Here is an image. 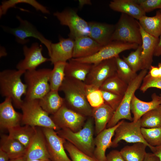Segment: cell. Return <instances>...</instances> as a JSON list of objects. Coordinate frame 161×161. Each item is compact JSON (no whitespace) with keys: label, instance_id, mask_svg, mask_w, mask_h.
<instances>
[{"label":"cell","instance_id":"obj_1","mask_svg":"<svg viewBox=\"0 0 161 161\" xmlns=\"http://www.w3.org/2000/svg\"><path fill=\"white\" fill-rule=\"evenodd\" d=\"M85 86L82 81L65 77L59 91L64 93L67 107L86 117H92V108L87 100Z\"/></svg>","mask_w":161,"mask_h":161},{"label":"cell","instance_id":"obj_2","mask_svg":"<svg viewBox=\"0 0 161 161\" xmlns=\"http://www.w3.org/2000/svg\"><path fill=\"white\" fill-rule=\"evenodd\" d=\"M25 71L15 69H5L0 72V93L5 98L9 97L17 108L21 109L23 102L21 97L25 95L26 84L22 82V75Z\"/></svg>","mask_w":161,"mask_h":161},{"label":"cell","instance_id":"obj_3","mask_svg":"<svg viewBox=\"0 0 161 161\" xmlns=\"http://www.w3.org/2000/svg\"><path fill=\"white\" fill-rule=\"evenodd\" d=\"M94 119L88 117L83 128L77 132L67 128L57 131L58 134L74 146L88 155L94 157L95 148L94 138Z\"/></svg>","mask_w":161,"mask_h":161},{"label":"cell","instance_id":"obj_4","mask_svg":"<svg viewBox=\"0 0 161 161\" xmlns=\"http://www.w3.org/2000/svg\"><path fill=\"white\" fill-rule=\"evenodd\" d=\"M21 109L22 115L21 123L23 125L51 128L55 131L60 129L41 106L39 100L24 99Z\"/></svg>","mask_w":161,"mask_h":161},{"label":"cell","instance_id":"obj_5","mask_svg":"<svg viewBox=\"0 0 161 161\" xmlns=\"http://www.w3.org/2000/svg\"><path fill=\"white\" fill-rule=\"evenodd\" d=\"M51 70L43 68L25 72L24 79L27 89L24 99L39 100L50 91L49 80Z\"/></svg>","mask_w":161,"mask_h":161},{"label":"cell","instance_id":"obj_6","mask_svg":"<svg viewBox=\"0 0 161 161\" xmlns=\"http://www.w3.org/2000/svg\"><path fill=\"white\" fill-rule=\"evenodd\" d=\"M147 72V69L142 70L136 78L128 84L122 101L108 123L106 128L114 126L122 119H126L131 122L133 121L130 110L131 100L135 92L141 86L143 80Z\"/></svg>","mask_w":161,"mask_h":161},{"label":"cell","instance_id":"obj_7","mask_svg":"<svg viewBox=\"0 0 161 161\" xmlns=\"http://www.w3.org/2000/svg\"><path fill=\"white\" fill-rule=\"evenodd\" d=\"M111 41L142 45V38L139 21L126 14L122 13L118 21L115 25Z\"/></svg>","mask_w":161,"mask_h":161},{"label":"cell","instance_id":"obj_8","mask_svg":"<svg viewBox=\"0 0 161 161\" xmlns=\"http://www.w3.org/2000/svg\"><path fill=\"white\" fill-rule=\"evenodd\" d=\"M53 15L59 21L61 24L69 27V38L74 40L80 36H89V22L80 17L75 10L66 9L61 12H55Z\"/></svg>","mask_w":161,"mask_h":161},{"label":"cell","instance_id":"obj_9","mask_svg":"<svg viewBox=\"0 0 161 161\" xmlns=\"http://www.w3.org/2000/svg\"><path fill=\"white\" fill-rule=\"evenodd\" d=\"M140 119L136 122H128L123 120L115 130L114 137L111 147H117L119 142L123 140L129 143L142 142L145 144L152 151L154 147L149 145L143 138L141 132Z\"/></svg>","mask_w":161,"mask_h":161},{"label":"cell","instance_id":"obj_10","mask_svg":"<svg viewBox=\"0 0 161 161\" xmlns=\"http://www.w3.org/2000/svg\"><path fill=\"white\" fill-rule=\"evenodd\" d=\"M139 45L136 43L112 41L103 47L99 51L92 55L84 58H72L80 62L95 64L115 58L124 51L132 49H136Z\"/></svg>","mask_w":161,"mask_h":161},{"label":"cell","instance_id":"obj_11","mask_svg":"<svg viewBox=\"0 0 161 161\" xmlns=\"http://www.w3.org/2000/svg\"><path fill=\"white\" fill-rule=\"evenodd\" d=\"M115 58L93 64L83 82L86 84L93 85L99 88L107 79L117 73Z\"/></svg>","mask_w":161,"mask_h":161},{"label":"cell","instance_id":"obj_12","mask_svg":"<svg viewBox=\"0 0 161 161\" xmlns=\"http://www.w3.org/2000/svg\"><path fill=\"white\" fill-rule=\"evenodd\" d=\"M50 117L60 129L67 128L73 132L78 131L83 128L86 119V117L69 108L65 104Z\"/></svg>","mask_w":161,"mask_h":161},{"label":"cell","instance_id":"obj_13","mask_svg":"<svg viewBox=\"0 0 161 161\" xmlns=\"http://www.w3.org/2000/svg\"><path fill=\"white\" fill-rule=\"evenodd\" d=\"M16 18L18 20L20 25L17 27L8 28L6 30L13 35L16 41L21 44H25L29 42V37H33L39 40L45 45L49 51L52 42L46 39L35 27L27 21L22 19L19 16Z\"/></svg>","mask_w":161,"mask_h":161},{"label":"cell","instance_id":"obj_14","mask_svg":"<svg viewBox=\"0 0 161 161\" xmlns=\"http://www.w3.org/2000/svg\"><path fill=\"white\" fill-rule=\"evenodd\" d=\"M42 130L51 161H72L65 150L64 144L66 140L53 129L43 128Z\"/></svg>","mask_w":161,"mask_h":161},{"label":"cell","instance_id":"obj_15","mask_svg":"<svg viewBox=\"0 0 161 161\" xmlns=\"http://www.w3.org/2000/svg\"><path fill=\"white\" fill-rule=\"evenodd\" d=\"M23 49L24 58L17 64L18 70L26 72L35 69L40 65L49 61L43 55L42 46L37 43H33L29 47L24 45Z\"/></svg>","mask_w":161,"mask_h":161},{"label":"cell","instance_id":"obj_16","mask_svg":"<svg viewBox=\"0 0 161 161\" xmlns=\"http://www.w3.org/2000/svg\"><path fill=\"white\" fill-rule=\"evenodd\" d=\"M27 161L50 160L46 139L42 130L36 128L35 133L27 148Z\"/></svg>","mask_w":161,"mask_h":161},{"label":"cell","instance_id":"obj_17","mask_svg":"<svg viewBox=\"0 0 161 161\" xmlns=\"http://www.w3.org/2000/svg\"><path fill=\"white\" fill-rule=\"evenodd\" d=\"M74 40L69 38H65L60 37L59 41L52 42L48 51L51 64L59 61L66 62L72 58Z\"/></svg>","mask_w":161,"mask_h":161},{"label":"cell","instance_id":"obj_18","mask_svg":"<svg viewBox=\"0 0 161 161\" xmlns=\"http://www.w3.org/2000/svg\"><path fill=\"white\" fill-rule=\"evenodd\" d=\"M12 100L5 98L0 104V127L1 129H8L20 125L22 114L17 112L13 105Z\"/></svg>","mask_w":161,"mask_h":161},{"label":"cell","instance_id":"obj_19","mask_svg":"<svg viewBox=\"0 0 161 161\" xmlns=\"http://www.w3.org/2000/svg\"><path fill=\"white\" fill-rule=\"evenodd\" d=\"M120 121L114 127L106 128L97 134L94 139L95 148L94 157L98 161H105L106 149L111 147L112 138Z\"/></svg>","mask_w":161,"mask_h":161},{"label":"cell","instance_id":"obj_20","mask_svg":"<svg viewBox=\"0 0 161 161\" xmlns=\"http://www.w3.org/2000/svg\"><path fill=\"white\" fill-rule=\"evenodd\" d=\"M102 47L89 36L78 37L74 40L72 58L90 56L97 52Z\"/></svg>","mask_w":161,"mask_h":161},{"label":"cell","instance_id":"obj_21","mask_svg":"<svg viewBox=\"0 0 161 161\" xmlns=\"http://www.w3.org/2000/svg\"><path fill=\"white\" fill-rule=\"evenodd\" d=\"M89 23V36L102 47L106 45L111 42L115 25L95 22Z\"/></svg>","mask_w":161,"mask_h":161},{"label":"cell","instance_id":"obj_22","mask_svg":"<svg viewBox=\"0 0 161 161\" xmlns=\"http://www.w3.org/2000/svg\"><path fill=\"white\" fill-rule=\"evenodd\" d=\"M140 29L142 38V70H148L152 65L154 50L159 39L146 32L140 25Z\"/></svg>","mask_w":161,"mask_h":161},{"label":"cell","instance_id":"obj_23","mask_svg":"<svg viewBox=\"0 0 161 161\" xmlns=\"http://www.w3.org/2000/svg\"><path fill=\"white\" fill-rule=\"evenodd\" d=\"M152 100L149 102L142 101L134 95L132 99L131 111L133 115V121L136 122L148 111L158 107L160 105L159 96L156 93L151 95Z\"/></svg>","mask_w":161,"mask_h":161},{"label":"cell","instance_id":"obj_24","mask_svg":"<svg viewBox=\"0 0 161 161\" xmlns=\"http://www.w3.org/2000/svg\"><path fill=\"white\" fill-rule=\"evenodd\" d=\"M109 6L114 11L126 14L139 20L146 13L134 0H114Z\"/></svg>","mask_w":161,"mask_h":161},{"label":"cell","instance_id":"obj_25","mask_svg":"<svg viewBox=\"0 0 161 161\" xmlns=\"http://www.w3.org/2000/svg\"><path fill=\"white\" fill-rule=\"evenodd\" d=\"M114 112L110 106L105 103L98 107L92 108V117L95 123L97 134L106 128L107 125Z\"/></svg>","mask_w":161,"mask_h":161},{"label":"cell","instance_id":"obj_26","mask_svg":"<svg viewBox=\"0 0 161 161\" xmlns=\"http://www.w3.org/2000/svg\"><path fill=\"white\" fill-rule=\"evenodd\" d=\"M92 65L77 61L72 58L66 62L65 69V76L84 82Z\"/></svg>","mask_w":161,"mask_h":161},{"label":"cell","instance_id":"obj_27","mask_svg":"<svg viewBox=\"0 0 161 161\" xmlns=\"http://www.w3.org/2000/svg\"><path fill=\"white\" fill-rule=\"evenodd\" d=\"M0 148L7 154L10 160L25 156L27 150L19 141L5 135L1 137Z\"/></svg>","mask_w":161,"mask_h":161},{"label":"cell","instance_id":"obj_28","mask_svg":"<svg viewBox=\"0 0 161 161\" xmlns=\"http://www.w3.org/2000/svg\"><path fill=\"white\" fill-rule=\"evenodd\" d=\"M58 92L50 90L39 100L41 106L49 114H55L64 104V98L60 96Z\"/></svg>","mask_w":161,"mask_h":161},{"label":"cell","instance_id":"obj_29","mask_svg":"<svg viewBox=\"0 0 161 161\" xmlns=\"http://www.w3.org/2000/svg\"><path fill=\"white\" fill-rule=\"evenodd\" d=\"M147 146L143 143L138 142L131 145L126 146L120 151L125 161H143Z\"/></svg>","mask_w":161,"mask_h":161},{"label":"cell","instance_id":"obj_30","mask_svg":"<svg viewBox=\"0 0 161 161\" xmlns=\"http://www.w3.org/2000/svg\"><path fill=\"white\" fill-rule=\"evenodd\" d=\"M36 127L28 125L18 126L7 129L8 135L17 140L26 148L28 147L36 130Z\"/></svg>","mask_w":161,"mask_h":161},{"label":"cell","instance_id":"obj_31","mask_svg":"<svg viewBox=\"0 0 161 161\" xmlns=\"http://www.w3.org/2000/svg\"><path fill=\"white\" fill-rule=\"evenodd\" d=\"M139 22L147 33L157 38L161 35V11L160 10L157 11L154 16H143L139 20Z\"/></svg>","mask_w":161,"mask_h":161},{"label":"cell","instance_id":"obj_32","mask_svg":"<svg viewBox=\"0 0 161 161\" xmlns=\"http://www.w3.org/2000/svg\"><path fill=\"white\" fill-rule=\"evenodd\" d=\"M66 62L59 61L53 64L54 67L51 70L49 80L50 90L59 91L65 77V69Z\"/></svg>","mask_w":161,"mask_h":161},{"label":"cell","instance_id":"obj_33","mask_svg":"<svg viewBox=\"0 0 161 161\" xmlns=\"http://www.w3.org/2000/svg\"><path fill=\"white\" fill-rule=\"evenodd\" d=\"M128 84L121 79L117 73L106 80L100 88V90L123 96Z\"/></svg>","mask_w":161,"mask_h":161},{"label":"cell","instance_id":"obj_34","mask_svg":"<svg viewBox=\"0 0 161 161\" xmlns=\"http://www.w3.org/2000/svg\"><path fill=\"white\" fill-rule=\"evenodd\" d=\"M141 127L151 128L161 126V107L151 110L140 119Z\"/></svg>","mask_w":161,"mask_h":161},{"label":"cell","instance_id":"obj_35","mask_svg":"<svg viewBox=\"0 0 161 161\" xmlns=\"http://www.w3.org/2000/svg\"><path fill=\"white\" fill-rule=\"evenodd\" d=\"M20 3H26L33 7L37 10L44 13L49 14V11L47 8L35 0H9L1 2L0 6V16L5 14L10 8L15 7L17 4Z\"/></svg>","mask_w":161,"mask_h":161},{"label":"cell","instance_id":"obj_36","mask_svg":"<svg viewBox=\"0 0 161 161\" xmlns=\"http://www.w3.org/2000/svg\"><path fill=\"white\" fill-rule=\"evenodd\" d=\"M85 89L87 100L92 108L104 103L102 93L99 88L93 85L85 84Z\"/></svg>","mask_w":161,"mask_h":161},{"label":"cell","instance_id":"obj_37","mask_svg":"<svg viewBox=\"0 0 161 161\" xmlns=\"http://www.w3.org/2000/svg\"><path fill=\"white\" fill-rule=\"evenodd\" d=\"M117 65V74L124 82L128 84L137 75L123 59L118 55L115 57Z\"/></svg>","mask_w":161,"mask_h":161},{"label":"cell","instance_id":"obj_38","mask_svg":"<svg viewBox=\"0 0 161 161\" xmlns=\"http://www.w3.org/2000/svg\"><path fill=\"white\" fill-rule=\"evenodd\" d=\"M141 132L145 140L151 146L161 145V126L151 128L141 127Z\"/></svg>","mask_w":161,"mask_h":161},{"label":"cell","instance_id":"obj_39","mask_svg":"<svg viewBox=\"0 0 161 161\" xmlns=\"http://www.w3.org/2000/svg\"><path fill=\"white\" fill-rule=\"evenodd\" d=\"M142 50V45H139L135 51L131 52L128 56H123V60L136 73L142 70V63L141 54Z\"/></svg>","mask_w":161,"mask_h":161},{"label":"cell","instance_id":"obj_40","mask_svg":"<svg viewBox=\"0 0 161 161\" xmlns=\"http://www.w3.org/2000/svg\"><path fill=\"white\" fill-rule=\"evenodd\" d=\"M64 146L69 153L72 161H98L80 151L67 141L64 143Z\"/></svg>","mask_w":161,"mask_h":161},{"label":"cell","instance_id":"obj_41","mask_svg":"<svg viewBox=\"0 0 161 161\" xmlns=\"http://www.w3.org/2000/svg\"><path fill=\"white\" fill-rule=\"evenodd\" d=\"M101 91L104 103L109 105L115 111L120 104L123 96L106 91Z\"/></svg>","mask_w":161,"mask_h":161},{"label":"cell","instance_id":"obj_42","mask_svg":"<svg viewBox=\"0 0 161 161\" xmlns=\"http://www.w3.org/2000/svg\"><path fill=\"white\" fill-rule=\"evenodd\" d=\"M151 88L161 89V77L153 78L147 73L143 80L140 89L141 91L144 93Z\"/></svg>","mask_w":161,"mask_h":161},{"label":"cell","instance_id":"obj_43","mask_svg":"<svg viewBox=\"0 0 161 161\" xmlns=\"http://www.w3.org/2000/svg\"><path fill=\"white\" fill-rule=\"evenodd\" d=\"M145 12H149L154 10H161V0H134Z\"/></svg>","mask_w":161,"mask_h":161},{"label":"cell","instance_id":"obj_44","mask_svg":"<svg viewBox=\"0 0 161 161\" xmlns=\"http://www.w3.org/2000/svg\"><path fill=\"white\" fill-rule=\"evenodd\" d=\"M105 161H125L122 156L120 151L113 150L106 156Z\"/></svg>","mask_w":161,"mask_h":161},{"label":"cell","instance_id":"obj_45","mask_svg":"<svg viewBox=\"0 0 161 161\" xmlns=\"http://www.w3.org/2000/svg\"><path fill=\"white\" fill-rule=\"evenodd\" d=\"M148 74L152 78H159V72L158 66L151 65L149 69Z\"/></svg>","mask_w":161,"mask_h":161},{"label":"cell","instance_id":"obj_46","mask_svg":"<svg viewBox=\"0 0 161 161\" xmlns=\"http://www.w3.org/2000/svg\"><path fill=\"white\" fill-rule=\"evenodd\" d=\"M143 161H160V160L159 158L153 153H147Z\"/></svg>","mask_w":161,"mask_h":161},{"label":"cell","instance_id":"obj_47","mask_svg":"<svg viewBox=\"0 0 161 161\" xmlns=\"http://www.w3.org/2000/svg\"><path fill=\"white\" fill-rule=\"evenodd\" d=\"M154 56L157 57L161 56V35L159 41L156 47Z\"/></svg>","mask_w":161,"mask_h":161},{"label":"cell","instance_id":"obj_48","mask_svg":"<svg viewBox=\"0 0 161 161\" xmlns=\"http://www.w3.org/2000/svg\"><path fill=\"white\" fill-rule=\"evenodd\" d=\"M152 152L159 158L160 161H161V145L154 147Z\"/></svg>","mask_w":161,"mask_h":161},{"label":"cell","instance_id":"obj_49","mask_svg":"<svg viewBox=\"0 0 161 161\" xmlns=\"http://www.w3.org/2000/svg\"><path fill=\"white\" fill-rule=\"evenodd\" d=\"M10 158L7 154L0 148V161H9Z\"/></svg>","mask_w":161,"mask_h":161},{"label":"cell","instance_id":"obj_50","mask_svg":"<svg viewBox=\"0 0 161 161\" xmlns=\"http://www.w3.org/2000/svg\"><path fill=\"white\" fill-rule=\"evenodd\" d=\"M9 161H27L25 156L21 157L10 159Z\"/></svg>","mask_w":161,"mask_h":161},{"label":"cell","instance_id":"obj_51","mask_svg":"<svg viewBox=\"0 0 161 161\" xmlns=\"http://www.w3.org/2000/svg\"><path fill=\"white\" fill-rule=\"evenodd\" d=\"M79 2L80 6V7L84 4H91L90 1L89 0H79Z\"/></svg>","mask_w":161,"mask_h":161},{"label":"cell","instance_id":"obj_52","mask_svg":"<svg viewBox=\"0 0 161 161\" xmlns=\"http://www.w3.org/2000/svg\"><path fill=\"white\" fill-rule=\"evenodd\" d=\"M158 67L159 69V78L161 77V62L158 64Z\"/></svg>","mask_w":161,"mask_h":161},{"label":"cell","instance_id":"obj_53","mask_svg":"<svg viewBox=\"0 0 161 161\" xmlns=\"http://www.w3.org/2000/svg\"><path fill=\"white\" fill-rule=\"evenodd\" d=\"M27 161H51L50 160H33Z\"/></svg>","mask_w":161,"mask_h":161},{"label":"cell","instance_id":"obj_54","mask_svg":"<svg viewBox=\"0 0 161 161\" xmlns=\"http://www.w3.org/2000/svg\"><path fill=\"white\" fill-rule=\"evenodd\" d=\"M159 98L160 100V106L161 107V94L160 95V96H159Z\"/></svg>","mask_w":161,"mask_h":161},{"label":"cell","instance_id":"obj_55","mask_svg":"<svg viewBox=\"0 0 161 161\" xmlns=\"http://www.w3.org/2000/svg\"><path fill=\"white\" fill-rule=\"evenodd\" d=\"M160 10L161 11V10Z\"/></svg>","mask_w":161,"mask_h":161}]
</instances>
